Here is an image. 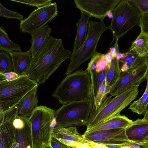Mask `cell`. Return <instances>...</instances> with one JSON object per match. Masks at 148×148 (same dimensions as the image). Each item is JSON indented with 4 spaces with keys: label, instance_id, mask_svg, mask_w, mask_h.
Returning a JSON list of instances; mask_svg holds the SVG:
<instances>
[{
    "label": "cell",
    "instance_id": "obj_1",
    "mask_svg": "<svg viewBox=\"0 0 148 148\" xmlns=\"http://www.w3.org/2000/svg\"><path fill=\"white\" fill-rule=\"evenodd\" d=\"M71 53L64 48L62 39L50 35L36 56L31 58L25 75L38 85L42 84L70 58Z\"/></svg>",
    "mask_w": 148,
    "mask_h": 148
},
{
    "label": "cell",
    "instance_id": "obj_2",
    "mask_svg": "<svg viewBox=\"0 0 148 148\" xmlns=\"http://www.w3.org/2000/svg\"><path fill=\"white\" fill-rule=\"evenodd\" d=\"M52 96L62 105L85 100L93 101L89 73L86 70H79L66 75Z\"/></svg>",
    "mask_w": 148,
    "mask_h": 148
},
{
    "label": "cell",
    "instance_id": "obj_3",
    "mask_svg": "<svg viewBox=\"0 0 148 148\" xmlns=\"http://www.w3.org/2000/svg\"><path fill=\"white\" fill-rule=\"evenodd\" d=\"M138 86L132 87L113 98L111 96H106L96 110H91L86 130L120 114L122 110L136 98L139 92Z\"/></svg>",
    "mask_w": 148,
    "mask_h": 148
},
{
    "label": "cell",
    "instance_id": "obj_4",
    "mask_svg": "<svg viewBox=\"0 0 148 148\" xmlns=\"http://www.w3.org/2000/svg\"><path fill=\"white\" fill-rule=\"evenodd\" d=\"M103 21L99 22L89 20L86 39L80 48L73 51L65 74L68 75L77 69L80 66L91 58L95 52L97 44L103 33L110 29Z\"/></svg>",
    "mask_w": 148,
    "mask_h": 148
},
{
    "label": "cell",
    "instance_id": "obj_5",
    "mask_svg": "<svg viewBox=\"0 0 148 148\" xmlns=\"http://www.w3.org/2000/svg\"><path fill=\"white\" fill-rule=\"evenodd\" d=\"M110 29L118 41L132 28L139 26L141 15L139 10L129 0H121L112 12Z\"/></svg>",
    "mask_w": 148,
    "mask_h": 148
},
{
    "label": "cell",
    "instance_id": "obj_6",
    "mask_svg": "<svg viewBox=\"0 0 148 148\" xmlns=\"http://www.w3.org/2000/svg\"><path fill=\"white\" fill-rule=\"evenodd\" d=\"M55 111L45 106H38L29 117L31 127L32 148H41L49 144L53 129L51 123Z\"/></svg>",
    "mask_w": 148,
    "mask_h": 148
},
{
    "label": "cell",
    "instance_id": "obj_7",
    "mask_svg": "<svg viewBox=\"0 0 148 148\" xmlns=\"http://www.w3.org/2000/svg\"><path fill=\"white\" fill-rule=\"evenodd\" d=\"M93 103L85 100L62 105L55 111L57 124L64 127L86 126Z\"/></svg>",
    "mask_w": 148,
    "mask_h": 148
},
{
    "label": "cell",
    "instance_id": "obj_8",
    "mask_svg": "<svg viewBox=\"0 0 148 148\" xmlns=\"http://www.w3.org/2000/svg\"><path fill=\"white\" fill-rule=\"evenodd\" d=\"M38 85L26 75L14 80L4 81L0 83V106L4 111L18 105L29 91Z\"/></svg>",
    "mask_w": 148,
    "mask_h": 148
},
{
    "label": "cell",
    "instance_id": "obj_9",
    "mask_svg": "<svg viewBox=\"0 0 148 148\" xmlns=\"http://www.w3.org/2000/svg\"><path fill=\"white\" fill-rule=\"evenodd\" d=\"M148 61L121 72L111 87L109 94L112 97L120 94L132 87L139 86L148 77Z\"/></svg>",
    "mask_w": 148,
    "mask_h": 148
},
{
    "label": "cell",
    "instance_id": "obj_10",
    "mask_svg": "<svg viewBox=\"0 0 148 148\" xmlns=\"http://www.w3.org/2000/svg\"><path fill=\"white\" fill-rule=\"evenodd\" d=\"M58 12L56 2L38 8L21 21L20 29L23 32L31 35L58 16Z\"/></svg>",
    "mask_w": 148,
    "mask_h": 148
},
{
    "label": "cell",
    "instance_id": "obj_11",
    "mask_svg": "<svg viewBox=\"0 0 148 148\" xmlns=\"http://www.w3.org/2000/svg\"><path fill=\"white\" fill-rule=\"evenodd\" d=\"M121 0H74L76 7L91 17L103 21L107 14L112 12Z\"/></svg>",
    "mask_w": 148,
    "mask_h": 148
},
{
    "label": "cell",
    "instance_id": "obj_12",
    "mask_svg": "<svg viewBox=\"0 0 148 148\" xmlns=\"http://www.w3.org/2000/svg\"><path fill=\"white\" fill-rule=\"evenodd\" d=\"M125 128L104 130L84 133L83 136L85 139L98 144H121L131 142L126 136Z\"/></svg>",
    "mask_w": 148,
    "mask_h": 148
},
{
    "label": "cell",
    "instance_id": "obj_13",
    "mask_svg": "<svg viewBox=\"0 0 148 148\" xmlns=\"http://www.w3.org/2000/svg\"><path fill=\"white\" fill-rule=\"evenodd\" d=\"M18 106L5 111L4 119L0 125V148H12L14 142L15 129L13 121L17 115Z\"/></svg>",
    "mask_w": 148,
    "mask_h": 148
},
{
    "label": "cell",
    "instance_id": "obj_14",
    "mask_svg": "<svg viewBox=\"0 0 148 148\" xmlns=\"http://www.w3.org/2000/svg\"><path fill=\"white\" fill-rule=\"evenodd\" d=\"M125 134L131 142L135 143H148V111L142 119H138L125 128Z\"/></svg>",
    "mask_w": 148,
    "mask_h": 148
},
{
    "label": "cell",
    "instance_id": "obj_15",
    "mask_svg": "<svg viewBox=\"0 0 148 148\" xmlns=\"http://www.w3.org/2000/svg\"><path fill=\"white\" fill-rule=\"evenodd\" d=\"M51 135L70 147L84 139L75 126L64 127L56 124L52 130Z\"/></svg>",
    "mask_w": 148,
    "mask_h": 148
},
{
    "label": "cell",
    "instance_id": "obj_16",
    "mask_svg": "<svg viewBox=\"0 0 148 148\" xmlns=\"http://www.w3.org/2000/svg\"><path fill=\"white\" fill-rule=\"evenodd\" d=\"M14 127L15 135L12 148H32L31 124L29 117L23 124Z\"/></svg>",
    "mask_w": 148,
    "mask_h": 148
},
{
    "label": "cell",
    "instance_id": "obj_17",
    "mask_svg": "<svg viewBox=\"0 0 148 148\" xmlns=\"http://www.w3.org/2000/svg\"><path fill=\"white\" fill-rule=\"evenodd\" d=\"M8 53L11 58L14 72L20 76L25 75L31 60L29 51H14Z\"/></svg>",
    "mask_w": 148,
    "mask_h": 148
},
{
    "label": "cell",
    "instance_id": "obj_18",
    "mask_svg": "<svg viewBox=\"0 0 148 148\" xmlns=\"http://www.w3.org/2000/svg\"><path fill=\"white\" fill-rule=\"evenodd\" d=\"M37 85L28 92L18 104L17 115L29 117L38 106Z\"/></svg>",
    "mask_w": 148,
    "mask_h": 148
},
{
    "label": "cell",
    "instance_id": "obj_19",
    "mask_svg": "<svg viewBox=\"0 0 148 148\" xmlns=\"http://www.w3.org/2000/svg\"><path fill=\"white\" fill-rule=\"evenodd\" d=\"M125 115L119 114L114 116L109 119L92 127L85 133H89L102 130L126 127L132 122Z\"/></svg>",
    "mask_w": 148,
    "mask_h": 148
},
{
    "label": "cell",
    "instance_id": "obj_20",
    "mask_svg": "<svg viewBox=\"0 0 148 148\" xmlns=\"http://www.w3.org/2000/svg\"><path fill=\"white\" fill-rule=\"evenodd\" d=\"M52 31V29L48 25H45L31 35V46L29 51L32 58L37 54L45 41L50 35Z\"/></svg>",
    "mask_w": 148,
    "mask_h": 148
},
{
    "label": "cell",
    "instance_id": "obj_21",
    "mask_svg": "<svg viewBox=\"0 0 148 148\" xmlns=\"http://www.w3.org/2000/svg\"><path fill=\"white\" fill-rule=\"evenodd\" d=\"M91 16L87 13L81 12V18L76 23L77 33L73 46V51L78 49L86 38L88 24Z\"/></svg>",
    "mask_w": 148,
    "mask_h": 148
},
{
    "label": "cell",
    "instance_id": "obj_22",
    "mask_svg": "<svg viewBox=\"0 0 148 148\" xmlns=\"http://www.w3.org/2000/svg\"><path fill=\"white\" fill-rule=\"evenodd\" d=\"M123 53V57L119 60L121 72L148 61V57H140L137 54L132 52L127 51Z\"/></svg>",
    "mask_w": 148,
    "mask_h": 148
},
{
    "label": "cell",
    "instance_id": "obj_23",
    "mask_svg": "<svg viewBox=\"0 0 148 148\" xmlns=\"http://www.w3.org/2000/svg\"><path fill=\"white\" fill-rule=\"evenodd\" d=\"M121 72L119 60L116 57L112 60L111 63L109 64L106 69L105 81L106 91L108 94L111 87L119 78Z\"/></svg>",
    "mask_w": 148,
    "mask_h": 148
},
{
    "label": "cell",
    "instance_id": "obj_24",
    "mask_svg": "<svg viewBox=\"0 0 148 148\" xmlns=\"http://www.w3.org/2000/svg\"><path fill=\"white\" fill-rule=\"evenodd\" d=\"M127 51L137 54L142 57L148 56V34L140 32Z\"/></svg>",
    "mask_w": 148,
    "mask_h": 148
},
{
    "label": "cell",
    "instance_id": "obj_25",
    "mask_svg": "<svg viewBox=\"0 0 148 148\" xmlns=\"http://www.w3.org/2000/svg\"><path fill=\"white\" fill-rule=\"evenodd\" d=\"M109 63L106 59L105 54L96 51L91 57L86 70L88 72L94 71L99 72L106 69Z\"/></svg>",
    "mask_w": 148,
    "mask_h": 148
},
{
    "label": "cell",
    "instance_id": "obj_26",
    "mask_svg": "<svg viewBox=\"0 0 148 148\" xmlns=\"http://www.w3.org/2000/svg\"><path fill=\"white\" fill-rule=\"evenodd\" d=\"M146 86L142 96L138 100L130 104L128 108L132 112L141 115L144 114L148 110V79L146 78Z\"/></svg>",
    "mask_w": 148,
    "mask_h": 148
},
{
    "label": "cell",
    "instance_id": "obj_27",
    "mask_svg": "<svg viewBox=\"0 0 148 148\" xmlns=\"http://www.w3.org/2000/svg\"><path fill=\"white\" fill-rule=\"evenodd\" d=\"M106 68L99 72L94 71L88 72L91 79V97L93 102L101 85L105 80Z\"/></svg>",
    "mask_w": 148,
    "mask_h": 148
},
{
    "label": "cell",
    "instance_id": "obj_28",
    "mask_svg": "<svg viewBox=\"0 0 148 148\" xmlns=\"http://www.w3.org/2000/svg\"><path fill=\"white\" fill-rule=\"evenodd\" d=\"M8 53L12 51H21L19 45L11 41L4 29L0 26V51Z\"/></svg>",
    "mask_w": 148,
    "mask_h": 148
},
{
    "label": "cell",
    "instance_id": "obj_29",
    "mask_svg": "<svg viewBox=\"0 0 148 148\" xmlns=\"http://www.w3.org/2000/svg\"><path fill=\"white\" fill-rule=\"evenodd\" d=\"M14 72L12 60L8 53L0 51V73L4 74Z\"/></svg>",
    "mask_w": 148,
    "mask_h": 148
},
{
    "label": "cell",
    "instance_id": "obj_30",
    "mask_svg": "<svg viewBox=\"0 0 148 148\" xmlns=\"http://www.w3.org/2000/svg\"><path fill=\"white\" fill-rule=\"evenodd\" d=\"M0 16L8 18H14L21 21L23 19L22 15L16 12L11 11L3 6L0 2Z\"/></svg>",
    "mask_w": 148,
    "mask_h": 148
},
{
    "label": "cell",
    "instance_id": "obj_31",
    "mask_svg": "<svg viewBox=\"0 0 148 148\" xmlns=\"http://www.w3.org/2000/svg\"><path fill=\"white\" fill-rule=\"evenodd\" d=\"M38 8L51 3V0H10Z\"/></svg>",
    "mask_w": 148,
    "mask_h": 148
},
{
    "label": "cell",
    "instance_id": "obj_32",
    "mask_svg": "<svg viewBox=\"0 0 148 148\" xmlns=\"http://www.w3.org/2000/svg\"><path fill=\"white\" fill-rule=\"evenodd\" d=\"M139 11L140 15L148 13V0H129Z\"/></svg>",
    "mask_w": 148,
    "mask_h": 148
},
{
    "label": "cell",
    "instance_id": "obj_33",
    "mask_svg": "<svg viewBox=\"0 0 148 148\" xmlns=\"http://www.w3.org/2000/svg\"><path fill=\"white\" fill-rule=\"evenodd\" d=\"M141 32L148 34V13L141 15L140 23L139 26Z\"/></svg>",
    "mask_w": 148,
    "mask_h": 148
},
{
    "label": "cell",
    "instance_id": "obj_34",
    "mask_svg": "<svg viewBox=\"0 0 148 148\" xmlns=\"http://www.w3.org/2000/svg\"><path fill=\"white\" fill-rule=\"evenodd\" d=\"M49 144L52 148H65L66 145L52 135L50 140Z\"/></svg>",
    "mask_w": 148,
    "mask_h": 148
},
{
    "label": "cell",
    "instance_id": "obj_35",
    "mask_svg": "<svg viewBox=\"0 0 148 148\" xmlns=\"http://www.w3.org/2000/svg\"><path fill=\"white\" fill-rule=\"evenodd\" d=\"M71 148H92V147L88 142V140L85 139L82 142H79L70 147Z\"/></svg>",
    "mask_w": 148,
    "mask_h": 148
},
{
    "label": "cell",
    "instance_id": "obj_36",
    "mask_svg": "<svg viewBox=\"0 0 148 148\" xmlns=\"http://www.w3.org/2000/svg\"><path fill=\"white\" fill-rule=\"evenodd\" d=\"M118 42V41L116 40V43L114 45V47L111 48L110 51L108 52L112 59L116 58L117 53L119 51Z\"/></svg>",
    "mask_w": 148,
    "mask_h": 148
},
{
    "label": "cell",
    "instance_id": "obj_37",
    "mask_svg": "<svg viewBox=\"0 0 148 148\" xmlns=\"http://www.w3.org/2000/svg\"><path fill=\"white\" fill-rule=\"evenodd\" d=\"M7 81H11L16 79L20 76L14 72H9L3 74Z\"/></svg>",
    "mask_w": 148,
    "mask_h": 148
},
{
    "label": "cell",
    "instance_id": "obj_38",
    "mask_svg": "<svg viewBox=\"0 0 148 148\" xmlns=\"http://www.w3.org/2000/svg\"><path fill=\"white\" fill-rule=\"evenodd\" d=\"M122 148H140L138 144L132 142L121 144Z\"/></svg>",
    "mask_w": 148,
    "mask_h": 148
},
{
    "label": "cell",
    "instance_id": "obj_39",
    "mask_svg": "<svg viewBox=\"0 0 148 148\" xmlns=\"http://www.w3.org/2000/svg\"><path fill=\"white\" fill-rule=\"evenodd\" d=\"M88 143L94 148H108L103 145L98 144L88 140Z\"/></svg>",
    "mask_w": 148,
    "mask_h": 148
},
{
    "label": "cell",
    "instance_id": "obj_40",
    "mask_svg": "<svg viewBox=\"0 0 148 148\" xmlns=\"http://www.w3.org/2000/svg\"><path fill=\"white\" fill-rule=\"evenodd\" d=\"M4 112L3 108L0 106V125L2 124L3 121Z\"/></svg>",
    "mask_w": 148,
    "mask_h": 148
},
{
    "label": "cell",
    "instance_id": "obj_41",
    "mask_svg": "<svg viewBox=\"0 0 148 148\" xmlns=\"http://www.w3.org/2000/svg\"><path fill=\"white\" fill-rule=\"evenodd\" d=\"M103 145L108 148H122L121 144H106Z\"/></svg>",
    "mask_w": 148,
    "mask_h": 148
},
{
    "label": "cell",
    "instance_id": "obj_42",
    "mask_svg": "<svg viewBox=\"0 0 148 148\" xmlns=\"http://www.w3.org/2000/svg\"><path fill=\"white\" fill-rule=\"evenodd\" d=\"M105 56L107 61L109 63H111L112 59L110 55L108 52L105 54Z\"/></svg>",
    "mask_w": 148,
    "mask_h": 148
},
{
    "label": "cell",
    "instance_id": "obj_43",
    "mask_svg": "<svg viewBox=\"0 0 148 148\" xmlns=\"http://www.w3.org/2000/svg\"><path fill=\"white\" fill-rule=\"evenodd\" d=\"M123 57V53H121L118 51L116 55V59L118 60L121 59Z\"/></svg>",
    "mask_w": 148,
    "mask_h": 148
},
{
    "label": "cell",
    "instance_id": "obj_44",
    "mask_svg": "<svg viewBox=\"0 0 148 148\" xmlns=\"http://www.w3.org/2000/svg\"><path fill=\"white\" fill-rule=\"evenodd\" d=\"M6 80H7L4 75L0 73V83Z\"/></svg>",
    "mask_w": 148,
    "mask_h": 148
},
{
    "label": "cell",
    "instance_id": "obj_45",
    "mask_svg": "<svg viewBox=\"0 0 148 148\" xmlns=\"http://www.w3.org/2000/svg\"><path fill=\"white\" fill-rule=\"evenodd\" d=\"M41 148H52L50 144L48 145H43Z\"/></svg>",
    "mask_w": 148,
    "mask_h": 148
},
{
    "label": "cell",
    "instance_id": "obj_46",
    "mask_svg": "<svg viewBox=\"0 0 148 148\" xmlns=\"http://www.w3.org/2000/svg\"><path fill=\"white\" fill-rule=\"evenodd\" d=\"M107 16L110 19H112L113 17L112 12H109L107 14Z\"/></svg>",
    "mask_w": 148,
    "mask_h": 148
},
{
    "label": "cell",
    "instance_id": "obj_47",
    "mask_svg": "<svg viewBox=\"0 0 148 148\" xmlns=\"http://www.w3.org/2000/svg\"><path fill=\"white\" fill-rule=\"evenodd\" d=\"M65 148H71V147H70L66 145L65 147Z\"/></svg>",
    "mask_w": 148,
    "mask_h": 148
},
{
    "label": "cell",
    "instance_id": "obj_48",
    "mask_svg": "<svg viewBox=\"0 0 148 148\" xmlns=\"http://www.w3.org/2000/svg\"><path fill=\"white\" fill-rule=\"evenodd\" d=\"M92 148H94L92 147Z\"/></svg>",
    "mask_w": 148,
    "mask_h": 148
}]
</instances>
